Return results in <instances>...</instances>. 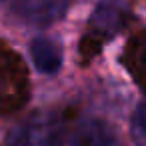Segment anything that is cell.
<instances>
[{"mask_svg":"<svg viewBox=\"0 0 146 146\" xmlns=\"http://www.w3.org/2000/svg\"><path fill=\"white\" fill-rule=\"evenodd\" d=\"M62 130V118L56 112L42 110L14 126L6 138V146H58Z\"/></svg>","mask_w":146,"mask_h":146,"instance_id":"1","label":"cell"},{"mask_svg":"<svg viewBox=\"0 0 146 146\" xmlns=\"http://www.w3.org/2000/svg\"><path fill=\"white\" fill-rule=\"evenodd\" d=\"M72 146H120L116 132L102 120H86L78 126Z\"/></svg>","mask_w":146,"mask_h":146,"instance_id":"2","label":"cell"},{"mask_svg":"<svg viewBox=\"0 0 146 146\" xmlns=\"http://www.w3.org/2000/svg\"><path fill=\"white\" fill-rule=\"evenodd\" d=\"M68 2L70 0H22L20 12L34 24H50L66 12Z\"/></svg>","mask_w":146,"mask_h":146,"instance_id":"3","label":"cell"},{"mask_svg":"<svg viewBox=\"0 0 146 146\" xmlns=\"http://www.w3.org/2000/svg\"><path fill=\"white\" fill-rule=\"evenodd\" d=\"M30 56L38 72L54 74L62 66V50L50 38H34L30 42Z\"/></svg>","mask_w":146,"mask_h":146,"instance_id":"4","label":"cell"},{"mask_svg":"<svg viewBox=\"0 0 146 146\" xmlns=\"http://www.w3.org/2000/svg\"><path fill=\"white\" fill-rule=\"evenodd\" d=\"M124 10L120 8L118 2H112V0H104V2L98 4V8L94 10L92 16V28L102 36H112L114 32L120 30L122 22H124Z\"/></svg>","mask_w":146,"mask_h":146,"instance_id":"5","label":"cell"},{"mask_svg":"<svg viewBox=\"0 0 146 146\" xmlns=\"http://www.w3.org/2000/svg\"><path fill=\"white\" fill-rule=\"evenodd\" d=\"M130 132L138 146H146V100H142L138 104V108L134 110L132 122H130Z\"/></svg>","mask_w":146,"mask_h":146,"instance_id":"6","label":"cell"},{"mask_svg":"<svg viewBox=\"0 0 146 146\" xmlns=\"http://www.w3.org/2000/svg\"><path fill=\"white\" fill-rule=\"evenodd\" d=\"M140 60L146 66V36H144V42H142V48H140Z\"/></svg>","mask_w":146,"mask_h":146,"instance_id":"7","label":"cell"}]
</instances>
